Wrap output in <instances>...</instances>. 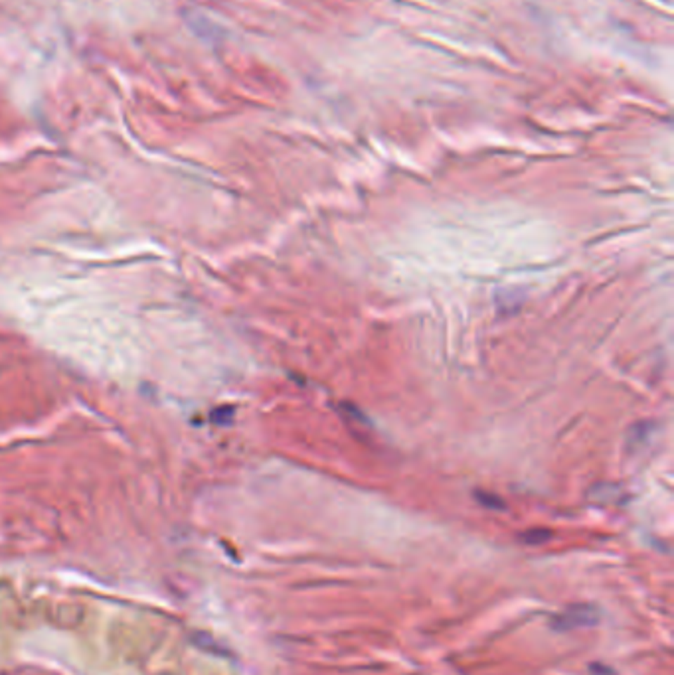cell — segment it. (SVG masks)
Wrapping results in <instances>:
<instances>
[{
  "label": "cell",
  "mask_w": 674,
  "mask_h": 675,
  "mask_svg": "<svg viewBox=\"0 0 674 675\" xmlns=\"http://www.w3.org/2000/svg\"><path fill=\"white\" fill-rule=\"evenodd\" d=\"M522 539L526 541L528 545H540V543H544V541L550 539V531L546 530L526 531V533L522 535Z\"/></svg>",
  "instance_id": "2"
},
{
  "label": "cell",
  "mask_w": 674,
  "mask_h": 675,
  "mask_svg": "<svg viewBox=\"0 0 674 675\" xmlns=\"http://www.w3.org/2000/svg\"><path fill=\"white\" fill-rule=\"evenodd\" d=\"M477 498H479V502H481L483 506H486V508L500 509L503 506H505V504H503V499L495 498L493 494H483V492H479V494H477Z\"/></svg>",
  "instance_id": "3"
},
{
  "label": "cell",
  "mask_w": 674,
  "mask_h": 675,
  "mask_svg": "<svg viewBox=\"0 0 674 675\" xmlns=\"http://www.w3.org/2000/svg\"><path fill=\"white\" fill-rule=\"evenodd\" d=\"M591 671H593V675H615L609 667H605V665H600V664L593 665V667H591Z\"/></svg>",
  "instance_id": "4"
},
{
  "label": "cell",
  "mask_w": 674,
  "mask_h": 675,
  "mask_svg": "<svg viewBox=\"0 0 674 675\" xmlns=\"http://www.w3.org/2000/svg\"><path fill=\"white\" fill-rule=\"evenodd\" d=\"M597 622V610L590 606V604H573L566 608L564 612L556 614L552 618V628L554 630H576V628H583V626H593Z\"/></svg>",
  "instance_id": "1"
}]
</instances>
